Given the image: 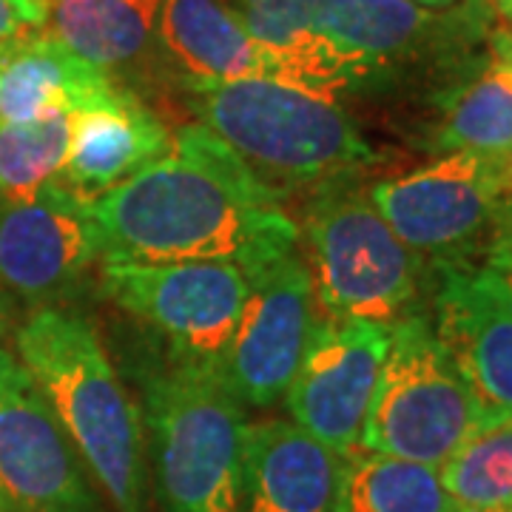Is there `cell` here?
<instances>
[{
	"label": "cell",
	"mask_w": 512,
	"mask_h": 512,
	"mask_svg": "<svg viewBox=\"0 0 512 512\" xmlns=\"http://www.w3.org/2000/svg\"><path fill=\"white\" fill-rule=\"evenodd\" d=\"M282 194L202 123L171 134V148L92 202L103 262H234L245 274L299 245Z\"/></svg>",
	"instance_id": "1"
},
{
	"label": "cell",
	"mask_w": 512,
	"mask_h": 512,
	"mask_svg": "<svg viewBox=\"0 0 512 512\" xmlns=\"http://www.w3.org/2000/svg\"><path fill=\"white\" fill-rule=\"evenodd\" d=\"M15 356L111 507L146 512L143 416L92 322L55 305L37 308L15 330Z\"/></svg>",
	"instance_id": "2"
},
{
	"label": "cell",
	"mask_w": 512,
	"mask_h": 512,
	"mask_svg": "<svg viewBox=\"0 0 512 512\" xmlns=\"http://www.w3.org/2000/svg\"><path fill=\"white\" fill-rule=\"evenodd\" d=\"M197 123L214 131L262 183H325L373 163V148L333 94L268 77L194 89Z\"/></svg>",
	"instance_id": "3"
},
{
	"label": "cell",
	"mask_w": 512,
	"mask_h": 512,
	"mask_svg": "<svg viewBox=\"0 0 512 512\" xmlns=\"http://www.w3.org/2000/svg\"><path fill=\"white\" fill-rule=\"evenodd\" d=\"M143 390L165 512H239L248 419L220 367L174 359Z\"/></svg>",
	"instance_id": "4"
},
{
	"label": "cell",
	"mask_w": 512,
	"mask_h": 512,
	"mask_svg": "<svg viewBox=\"0 0 512 512\" xmlns=\"http://www.w3.org/2000/svg\"><path fill=\"white\" fill-rule=\"evenodd\" d=\"M313 296L330 319L396 325L419 302L424 259L413 254L350 174L319 183L305 211Z\"/></svg>",
	"instance_id": "5"
},
{
	"label": "cell",
	"mask_w": 512,
	"mask_h": 512,
	"mask_svg": "<svg viewBox=\"0 0 512 512\" xmlns=\"http://www.w3.org/2000/svg\"><path fill=\"white\" fill-rule=\"evenodd\" d=\"M487 421L493 419L424 313H410L390 325V348L359 450L439 470Z\"/></svg>",
	"instance_id": "6"
},
{
	"label": "cell",
	"mask_w": 512,
	"mask_h": 512,
	"mask_svg": "<svg viewBox=\"0 0 512 512\" xmlns=\"http://www.w3.org/2000/svg\"><path fill=\"white\" fill-rule=\"evenodd\" d=\"M367 194L413 254L436 265L467 262L487 245L501 202L512 197V160L456 151L370 185Z\"/></svg>",
	"instance_id": "7"
},
{
	"label": "cell",
	"mask_w": 512,
	"mask_h": 512,
	"mask_svg": "<svg viewBox=\"0 0 512 512\" xmlns=\"http://www.w3.org/2000/svg\"><path fill=\"white\" fill-rule=\"evenodd\" d=\"M100 285L117 308L154 330L177 362L220 365L248 299L234 262H103Z\"/></svg>",
	"instance_id": "8"
},
{
	"label": "cell",
	"mask_w": 512,
	"mask_h": 512,
	"mask_svg": "<svg viewBox=\"0 0 512 512\" xmlns=\"http://www.w3.org/2000/svg\"><path fill=\"white\" fill-rule=\"evenodd\" d=\"M0 501L9 512H106L29 370L0 348Z\"/></svg>",
	"instance_id": "9"
},
{
	"label": "cell",
	"mask_w": 512,
	"mask_h": 512,
	"mask_svg": "<svg viewBox=\"0 0 512 512\" xmlns=\"http://www.w3.org/2000/svg\"><path fill=\"white\" fill-rule=\"evenodd\" d=\"M248 276V299L220 359V373L242 404L285 399L316 325L308 265L296 251L259 265Z\"/></svg>",
	"instance_id": "10"
},
{
	"label": "cell",
	"mask_w": 512,
	"mask_h": 512,
	"mask_svg": "<svg viewBox=\"0 0 512 512\" xmlns=\"http://www.w3.org/2000/svg\"><path fill=\"white\" fill-rule=\"evenodd\" d=\"M103 259L92 202L52 180L26 197H0V291L46 308Z\"/></svg>",
	"instance_id": "11"
},
{
	"label": "cell",
	"mask_w": 512,
	"mask_h": 512,
	"mask_svg": "<svg viewBox=\"0 0 512 512\" xmlns=\"http://www.w3.org/2000/svg\"><path fill=\"white\" fill-rule=\"evenodd\" d=\"M390 328L362 319H316L308 348L285 393L296 427L348 456L359 447Z\"/></svg>",
	"instance_id": "12"
},
{
	"label": "cell",
	"mask_w": 512,
	"mask_h": 512,
	"mask_svg": "<svg viewBox=\"0 0 512 512\" xmlns=\"http://www.w3.org/2000/svg\"><path fill=\"white\" fill-rule=\"evenodd\" d=\"M436 268L433 328L484 413L512 419V282L473 259Z\"/></svg>",
	"instance_id": "13"
},
{
	"label": "cell",
	"mask_w": 512,
	"mask_h": 512,
	"mask_svg": "<svg viewBox=\"0 0 512 512\" xmlns=\"http://www.w3.org/2000/svg\"><path fill=\"white\" fill-rule=\"evenodd\" d=\"M493 3L439 18L413 0H319V29L348 63L353 80H367L396 63L413 60L441 43L493 32Z\"/></svg>",
	"instance_id": "14"
},
{
	"label": "cell",
	"mask_w": 512,
	"mask_h": 512,
	"mask_svg": "<svg viewBox=\"0 0 512 512\" xmlns=\"http://www.w3.org/2000/svg\"><path fill=\"white\" fill-rule=\"evenodd\" d=\"M345 456L293 421L248 424L239 512H336Z\"/></svg>",
	"instance_id": "15"
},
{
	"label": "cell",
	"mask_w": 512,
	"mask_h": 512,
	"mask_svg": "<svg viewBox=\"0 0 512 512\" xmlns=\"http://www.w3.org/2000/svg\"><path fill=\"white\" fill-rule=\"evenodd\" d=\"M171 148V131L128 89L72 114L69 154L55 180L80 200L94 202L126 183Z\"/></svg>",
	"instance_id": "16"
},
{
	"label": "cell",
	"mask_w": 512,
	"mask_h": 512,
	"mask_svg": "<svg viewBox=\"0 0 512 512\" xmlns=\"http://www.w3.org/2000/svg\"><path fill=\"white\" fill-rule=\"evenodd\" d=\"M120 89L114 77L74 57L43 29L0 43V126L74 114Z\"/></svg>",
	"instance_id": "17"
},
{
	"label": "cell",
	"mask_w": 512,
	"mask_h": 512,
	"mask_svg": "<svg viewBox=\"0 0 512 512\" xmlns=\"http://www.w3.org/2000/svg\"><path fill=\"white\" fill-rule=\"evenodd\" d=\"M157 40L188 92L268 77L271 66L225 0H163Z\"/></svg>",
	"instance_id": "18"
},
{
	"label": "cell",
	"mask_w": 512,
	"mask_h": 512,
	"mask_svg": "<svg viewBox=\"0 0 512 512\" xmlns=\"http://www.w3.org/2000/svg\"><path fill=\"white\" fill-rule=\"evenodd\" d=\"M316 3L319 0H239L237 15L268 60L271 80L333 94L356 80L322 35Z\"/></svg>",
	"instance_id": "19"
},
{
	"label": "cell",
	"mask_w": 512,
	"mask_h": 512,
	"mask_svg": "<svg viewBox=\"0 0 512 512\" xmlns=\"http://www.w3.org/2000/svg\"><path fill=\"white\" fill-rule=\"evenodd\" d=\"M160 6L163 0H46L43 32L111 77L151 49Z\"/></svg>",
	"instance_id": "20"
},
{
	"label": "cell",
	"mask_w": 512,
	"mask_h": 512,
	"mask_svg": "<svg viewBox=\"0 0 512 512\" xmlns=\"http://www.w3.org/2000/svg\"><path fill=\"white\" fill-rule=\"evenodd\" d=\"M430 146L512 160V57L493 46V55L444 92Z\"/></svg>",
	"instance_id": "21"
},
{
	"label": "cell",
	"mask_w": 512,
	"mask_h": 512,
	"mask_svg": "<svg viewBox=\"0 0 512 512\" xmlns=\"http://www.w3.org/2000/svg\"><path fill=\"white\" fill-rule=\"evenodd\" d=\"M336 512H467L444 490L439 470L353 450L345 456V476Z\"/></svg>",
	"instance_id": "22"
},
{
	"label": "cell",
	"mask_w": 512,
	"mask_h": 512,
	"mask_svg": "<svg viewBox=\"0 0 512 512\" xmlns=\"http://www.w3.org/2000/svg\"><path fill=\"white\" fill-rule=\"evenodd\" d=\"M439 478L467 512L512 507V419L481 424L441 464Z\"/></svg>",
	"instance_id": "23"
},
{
	"label": "cell",
	"mask_w": 512,
	"mask_h": 512,
	"mask_svg": "<svg viewBox=\"0 0 512 512\" xmlns=\"http://www.w3.org/2000/svg\"><path fill=\"white\" fill-rule=\"evenodd\" d=\"M72 114L0 126V197H26L52 183L69 154Z\"/></svg>",
	"instance_id": "24"
},
{
	"label": "cell",
	"mask_w": 512,
	"mask_h": 512,
	"mask_svg": "<svg viewBox=\"0 0 512 512\" xmlns=\"http://www.w3.org/2000/svg\"><path fill=\"white\" fill-rule=\"evenodd\" d=\"M46 23V0H0V43L40 32Z\"/></svg>",
	"instance_id": "25"
},
{
	"label": "cell",
	"mask_w": 512,
	"mask_h": 512,
	"mask_svg": "<svg viewBox=\"0 0 512 512\" xmlns=\"http://www.w3.org/2000/svg\"><path fill=\"white\" fill-rule=\"evenodd\" d=\"M484 262L498 268L512 282V197L501 202V208L495 214L493 231H490V239H487V259Z\"/></svg>",
	"instance_id": "26"
},
{
	"label": "cell",
	"mask_w": 512,
	"mask_h": 512,
	"mask_svg": "<svg viewBox=\"0 0 512 512\" xmlns=\"http://www.w3.org/2000/svg\"><path fill=\"white\" fill-rule=\"evenodd\" d=\"M493 46L501 52V55L512 57V15L507 20H501V26L495 29Z\"/></svg>",
	"instance_id": "27"
},
{
	"label": "cell",
	"mask_w": 512,
	"mask_h": 512,
	"mask_svg": "<svg viewBox=\"0 0 512 512\" xmlns=\"http://www.w3.org/2000/svg\"><path fill=\"white\" fill-rule=\"evenodd\" d=\"M495 9V15L501 20H507L512 15V0H490Z\"/></svg>",
	"instance_id": "28"
},
{
	"label": "cell",
	"mask_w": 512,
	"mask_h": 512,
	"mask_svg": "<svg viewBox=\"0 0 512 512\" xmlns=\"http://www.w3.org/2000/svg\"><path fill=\"white\" fill-rule=\"evenodd\" d=\"M413 3H419L424 9H444V6H453L456 0H413Z\"/></svg>",
	"instance_id": "29"
},
{
	"label": "cell",
	"mask_w": 512,
	"mask_h": 512,
	"mask_svg": "<svg viewBox=\"0 0 512 512\" xmlns=\"http://www.w3.org/2000/svg\"><path fill=\"white\" fill-rule=\"evenodd\" d=\"M6 330H9V308H6L3 299H0V339L6 336Z\"/></svg>",
	"instance_id": "30"
},
{
	"label": "cell",
	"mask_w": 512,
	"mask_h": 512,
	"mask_svg": "<svg viewBox=\"0 0 512 512\" xmlns=\"http://www.w3.org/2000/svg\"><path fill=\"white\" fill-rule=\"evenodd\" d=\"M481 512H512V507H495V510H481Z\"/></svg>",
	"instance_id": "31"
},
{
	"label": "cell",
	"mask_w": 512,
	"mask_h": 512,
	"mask_svg": "<svg viewBox=\"0 0 512 512\" xmlns=\"http://www.w3.org/2000/svg\"><path fill=\"white\" fill-rule=\"evenodd\" d=\"M0 512H9V510H6V507H3V501H0Z\"/></svg>",
	"instance_id": "32"
}]
</instances>
